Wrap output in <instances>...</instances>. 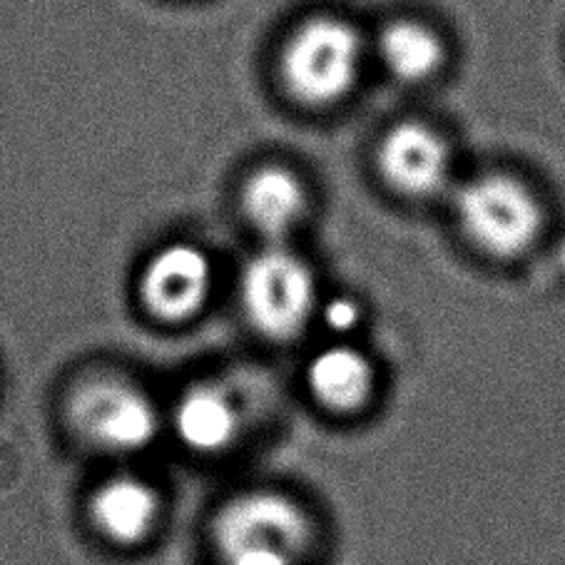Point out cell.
Masks as SVG:
<instances>
[{"mask_svg":"<svg viewBox=\"0 0 565 565\" xmlns=\"http://www.w3.org/2000/svg\"><path fill=\"white\" fill-rule=\"evenodd\" d=\"M212 262L188 242L154 252L140 277L145 309L162 321H188L207 305L212 291Z\"/></svg>","mask_w":565,"mask_h":565,"instance_id":"8992f818","label":"cell"},{"mask_svg":"<svg viewBox=\"0 0 565 565\" xmlns=\"http://www.w3.org/2000/svg\"><path fill=\"white\" fill-rule=\"evenodd\" d=\"M307 386L315 402L327 412L356 414L374 398L376 369L362 349L334 342L311 356Z\"/></svg>","mask_w":565,"mask_h":565,"instance_id":"9c48e42d","label":"cell"},{"mask_svg":"<svg viewBox=\"0 0 565 565\" xmlns=\"http://www.w3.org/2000/svg\"><path fill=\"white\" fill-rule=\"evenodd\" d=\"M379 61L398 83L431 81L444 65V43L431 28L418 21L388 23L376 43Z\"/></svg>","mask_w":565,"mask_h":565,"instance_id":"7c38bea8","label":"cell"},{"mask_svg":"<svg viewBox=\"0 0 565 565\" xmlns=\"http://www.w3.org/2000/svg\"><path fill=\"white\" fill-rule=\"evenodd\" d=\"M242 305L262 337L285 342L305 331L319 311L317 281L295 252L271 245L242 275Z\"/></svg>","mask_w":565,"mask_h":565,"instance_id":"277c9868","label":"cell"},{"mask_svg":"<svg viewBox=\"0 0 565 565\" xmlns=\"http://www.w3.org/2000/svg\"><path fill=\"white\" fill-rule=\"evenodd\" d=\"M317 533L301 503L277 491H245L214 519L222 565H305Z\"/></svg>","mask_w":565,"mask_h":565,"instance_id":"6da1fadb","label":"cell"},{"mask_svg":"<svg viewBox=\"0 0 565 565\" xmlns=\"http://www.w3.org/2000/svg\"><path fill=\"white\" fill-rule=\"evenodd\" d=\"M317 315L321 319V324H324L334 337L352 334V331L359 327V321H362V311H359L354 301L349 299L329 301V305L321 307Z\"/></svg>","mask_w":565,"mask_h":565,"instance_id":"4fadbf2b","label":"cell"},{"mask_svg":"<svg viewBox=\"0 0 565 565\" xmlns=\"http://www.w3.org/2000/svg\"><path fill=\"white\" fill-rule=\"evenodd\" d=\"M67 418L83 441L110 454L145 451L160 431L150 396L120 379L83 384L67 404Z\"/></svg>","mask_w":565,"mask_h":565,"instance_id":"5b68a950","label":"cell"},{"mask_svg":"<svg viewBox=\"0 0 565 565\" xmlns=\"http://www.w3.org/2000/svg\"><path fill=\"white\" fill-rule=\"evenodd\" d=\"M160 493L140 476H113L90 499V521L100 535L118 545H140L160 523Z\"/></svg>","mask_w":565,"mask_h":565,"instance_id":"ba28073f","label":"cell"},{"mask_svg":"<svg viewBox=\"0 0 565 565\" xmlns=\"http://www.w3.org/2000/svg\"><path fill=\"white\" fill-rule=\"evenodd\" d=\"M364 65L362 35L342 18L319 15L299 25L281 53V77L299 103L327 107L354 90Z\"/></svg>","mask_w":565,"mask_h":565,"instance_id":"3957f363","label":"cell"},{"mask_svg":"<svg viewBox=\"0 0 565 565\" xmlns=\"http://www.w3.org/2000/svg\"><path fill=\"white\" fill-rule=\"evenodd\" d=\"M242 207L262 237L281 242L305 220V184L289 170L262 168L252 174L242 190Z\"/></svg>","mask_w":565,"mask_h":565,"instance_id":"8fae6325","label":"cell"},{"mask_svg":"<svg viewBox=\"0 0 565 565\" xmlns=\"http://www.w3.org/2000/svg\"><path fill=\"white\" fill-rule=\"evenodd\" d=\"M376 164L394 192L422 200L446 188L451 178V150L428 125L402 122L384 135Z\"/></svg>","mask_w":565,"mask_h":565,"instance_id":"52a82bcc","label":"cell"},{"mask_svg":"<svg viewBox=\"0 0 565 565\" xmlns=\"http://www.w3.org/2000/svg\"><path fill=\"white\" fill-rule=\"evenodd\" d=\"M180 444L192 454L214 456L227 451L242 431L237 398L217 384H194L180 396L172 414Z\"/></svg>","mask_w":565,"mask_h":565,"instance_id":"30bf717a","label":"cell"},{"mask_svg":"<svg viewBox=\"0 0 565 565\" xmlns=\"http://www.w3.org/2000/svg\"><path fill=\"white\" fill-rule=\"evenodd\" d=\"M454 210L463 237L493 259L521 257L543 230L541 200L513 174H476L461 184Z\"/></svg>","mask_w":565,"mask_h":565,"instance_id":"7a4b0ae2","label":"cell"}]
</instances>
